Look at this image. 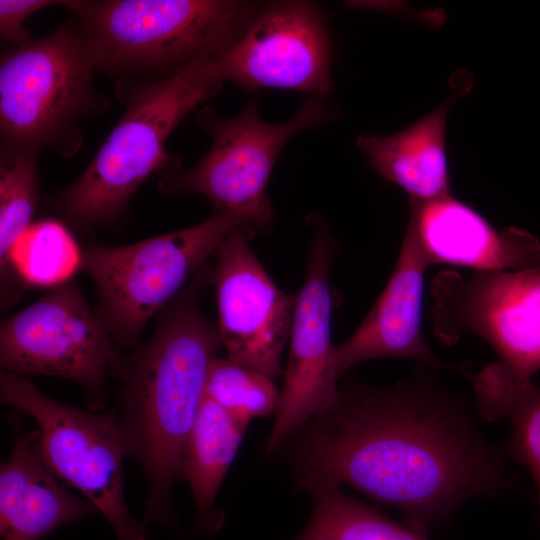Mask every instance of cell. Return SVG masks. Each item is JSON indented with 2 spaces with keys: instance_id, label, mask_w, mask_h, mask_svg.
Masks as SVG:
<instances>
[{
  "instance_id": "d6986e66",
  "label": "cell",
  "mask_w": 540,
  "mask_h": 540,
  "mask_svg": "<svg viewBox=\"0 0 540 540\" xmlns=\"http://www.w3.org/2000/svg\"><path fill=\"white\" fill-rule=\"evenodd\" d=\"M474 390L484 417L509 419L511 434L503 449L532 477L540 524V387L532 381L518 382L504 366L495 363L474 377Z\"/></svg>"
},
{
  "instance_id": "6da1fadb",
  "label": "cell",
  "mask_w": 540,
  "mask_h": 540,
  "mask_svg": "<svg viewBox=\"0 0 540 540\" xmlns=\"http://www.w3.org/2000/svg\"><path fill=\"white\" fill-rule=\"evenodd\" d=\"M298 431L299 488L347 485L427 535L466 501L521 488L471 407L424 371L388 388L352 385Z\"/></svg>"
},
{
  "instance_id": "5b68a950",
  "label": "cell",
  "mask_w": 540,
  "mask_h": 540,
  "mask_svg": "<svg viewBox=\"0 0 540 540\" xmlns=\"http://www.w3.org/2000/svg\"><path fill=\"white\" fill-rule=\"evenodd\" d=\"M96 63L78 21L16 46L0 62L2 150L49 148L72 156L79 120L106 106L93 89Z\"/></svg>"
},
{
  "instance_id": "9a60e30c",
  "label": "cell",
  "mask_w": 540,
  "mask_h": 540,
  "mask_svg": "<svg viewBox=\"0 0 540 540\" xmlns=\"http://www.w3.org/2000/svg\"><path fill=\"white\" fill-rule=\"evenodd\" d=\"M429 266L407 227L382 294L351 337L334 346L332 365L337 379L358 363L385 357L411 359L427 367L456 368L440 360L423 337L424 273Z\"/></svg>"
},
{
  "instance_id": "ac0fdd59",
  "label": "cell",
  "mask_w": 540,
  "mask_h": 540,
  "mask_svg": "<svg viewBox=\"0 0 540 540\" xmlns=\"http://www.w3.org/2000/svg\"><path fill=\"white\" fill-rule=\"evenodd\" d=\"M248 424L204 396L187 441L183 476L192 490L198 523L214 534L223 523L214 501Z\"/></svg>"
},
{
  "instance_id": "603a6c76",
  "label": "cell",
  "mask_w": 540,
  "mask_h": 540,
  "mask_svg": "<svg viewBox=\"0 0 540 540\" xmlns=\"http://www.w3.org/2000/svg\"><path fill=\"white\" fill-rule=\"evenodd\" d=\"M204 396L249 424L276 412L280 391L268 376L217 357L209 367Z\"/></svg>"
},
{
  "instance_id": "ffe728a7",
  "label": "cell",
  "mask_w": 540,
  "mask_h": 540,
  "mask_svg": "<svg viewBox=\"0 0 540 540\" xmlns=\"http://www.w3.org/2000/svg\"><path fill=\"white\" fill-rule=\"evenodd\" d=\"M81 265L82 251L64 224L53 219L31 223L11 249L2 308L15 303L27 288H53L73 280Z\"/></svg>"
},
{
  "instance_id": "8992f818",
  "label": "cell",
  "mask_w": 540,
  "mask_h": 540,
  "mask_svg": "<svg viewBox=\"0 0 540 540\" xmlns=\"http://www.w3.org/2000/svg\"><path fill=\"white\" fill-rule=\"evenodd\" d=\"M253 225L232 211L215 212L191 227L124 246L91 244L81 271L93 280L97 312L116 345L137 343L152 316L187 285L236 228Z\"/></svg>"
},
{
  "instance_id": "52a82bcc",
  "label": "cell",
  "mask_w": 540,
  "mask_h": 540,
  "mask_svg": "<svg viewBox=\"0 0 540 540\" xmlns=\"http://www.w3.org/2000/svg\"><path fill=\"white\" fill-rule=\"evenodd\" d=\"M334 117L333 109L315 96L281 123L264 121L253 100L230 118L206 107L198 113L196 122L211 136V146L190 169L163 173L159 188L169 195H203L214 213L236 212L248 217L256 229L268 231L275 212L265 191L280 151L298 133Z\"/></svg>"
},
{
  "instance_id": "2e32d148",
  "label": "cell",
  "mask_w": 540,
  "mask_h": 540,
  "mask_svg": "<svg viewBox=\"0 0 540 540\" xmlns=\"http://www.w3.org/2000/svg\"><path fill=\"white\" fill-rule=\"evenodd\" d=\"M453 90L436 109L407 128L387 136L362 134L357 148L386 181L411 200L429 201L451 194L446 126L452 104L471 85L464 71L453 77Z\"/></svg>"
},
{
  "instance_id": "3957f363",
  "label": "cell",
  "mask_w": 540,
  "mask_h": 540,
  "mask_svg": "<svg viewBox=\"0 0 540 540\" xmlns=\"http://www.w3.org/2000/svg\"><path fill=\"white\" fill-rule=\"evenodd\" d=\"M214 56L198 58L154 81L117 82L123 115L83 173L54 198L69 222L83 229L114 222L150 175L179 168L166 142L194 108L220 90L224 81Z\"/></svg>"
},
{
  "instance_id": "e0dca14e",
  "label": "cell",
  "mask_w": 540,
  "mask_h": 540,
  "mask_svg": "<svg viewBox=\"0 0 540 540\" xmlns=\"http://www.w3.org/2000/svg\"><path fill=\"white\" fill-rule=\"evenodd\" d=\"M36 438L37 432H17L11 454L1 465L0 540H40L97 511L56 480L38 453Z\"/></svg>"
},
{
  "instance_id": "7402d4cb",
  "label": "cell",
  "mask_w": 540,
  "mask_h": 540,
  "mask_svg": "<svg viewBox=\"0 0 540 540\" xmlns=\"http://www.w3.org/2000/svg\"><path fill=\"white\" fill-rule=\"evenodd\" d=\"M38 199L37 151L2 150L0 166L1 290L8 282L11 249L32 223L31 219Z\"/></svg>"
},
{
  "instance_id": "ba28073f",
  "label": "cell",
  "mask_w": 540,
  "mask_h": 540,
  "mask_svg": "<svg viewBox=\"0 0 540 540\" xmlns=\"http://www.w3.org/2000/svg\"><path fill=\"white\" fill-rule=\"evenodd\" d=\"M0 400L36 421V447L44 464L106 517L118 540H146V528L133 519L125 502V454L116 413L95 414L60 403L4 370Z\"/></svg>"
},
{
  "instance_id": "9c48e42d",
  "label": "cell",
  "mask_w": 540,
  "mask_h": 540,
  "mask_svg": "<svg viewBox=\"0 0 540 540\" xmlns=\"http://www.w3.org/2000/svg\"><path fill=\"white\" fill-rule=\"evenodd\" d=\"M121 360L107 326L74 280L1 322L2 370L69 379L86 390L93 406L106 402L108 376Z\"/></svg>"
},
{
  "instance_id": "44dd1931",
  "label": "cell",
  "mask_w": 540,
  "mask_h": 540,
  "mask_svg": "<svg viewBox=\"0 0 540 540\" xmlns=\"http://www.w3.org/2000/svg\"><path fill=\"white\" fill-rule=\"evenodd\" d=\"M304 490L313 509L293 540H428L427 534L349 496L338 484L318 482Z\"/></svg>"
},
{
  "instance_id": "7a4b0ae2",
  "label": "cell",
  "mask_w": 540,
  "mask_h": 540,
  "mask_svg": "<svg viewBox=\"0 0 540 540\" xmlns=\"http://www.w3.org/2000/svg\"><path fill=\"white\" fill-rule=\"evenodd\" d=\"M201 268L169 306L152 336L114 375L120 380L118 415L125 456L146 478L143 525H174L172 486L183 476V461L207 374L222 342L217 323L199 306L208 270Z\"/></svg>"
},
{
  "instance_id": "7c38bea8",
  "label": "cell",
  "mask_w": 540,
  "mask_h": 540,
  "mask_svg": "<svg viewBox=\"0 0 540 540\" xmlns=\"http://www.w3.org/2000/svg\"><path fill=\"white\" fill-rule=\"evenodd\" d=\"M331 48L323 14L311 1L264 4L240 38L214 56L223 81L247 90L278 88L323 98L332 91Z\"/></svg>"
},
{
  "instance_id": "cb8c5ba5",
  "label": "cell",
  "mask_w": 540,
  "mask_h": 540,
  "mask_svg": "<svg viewBox=\"0 0 540 540\" xmlns=\"http://www.w3.org/2000/svg\"><path fill=\"white\" fill-rule=\"evenodd\" d=\"M65 1L53 0H0V36L16 46L30 42L31 36L24 29V22L35 12Z\"/></svg>"
},
{
  "instance_id": "4fadbf2b",
  "label": "cell",
  "mask_w": 540,
  "mask_h": 540,
  "mask_svg": "<svg viewBox=\"0 0 540 540\" xmlns=\"http://www.w3.org/2000/svg\"><path fill=\"white\" fill-rule=\"evenodd\" d=\"M314 235L307 271L297 300L289 335V356L275 421L266 454L275 451L311 418L332 410L340 399L333 371L330 272L335 246L320 220Z\"/></svg>"
},
{
  "instance_id": "5bb4252c",
  "label": "cell",
  "mask_w": 540,
  "mask_h": 540,
  "mask_svg": "<svg viewBox=\"0 0 540 540\" xmlns=\"http://www.w3.org/2000/svg\"><path fill=\"white\" fill-rule=\"evenodd\" d=\"M407 227L428 263L475 272L540 267V241L516 228H494L481 214L452 194L429 201L409 199Z\"/></svg>"
},
{
  "instance_id": "30bf717a",
  "label": "cell",
  "mask_w": 540,
  "mask_h": 540,
  "mask_svg": "<svg viewBox=\"0 0 540 540\" xmlns=\"http://www.w3.org/2000/svg\"><path fill=\"white\" fill-rule=\"evenodd\" d=\"M435 334L454 344L464 332L486 340L518 382L540 370V267L439 273L431 286Z\"/></svg>"
},
{
  "instance_id": "8fae6325",
  "label": "cell",
  "mask_w": 540,
  "mask_h": 540,
  "mask_svg": "<svg viewBox=\"0 0 540 540\" xmlns=\"http://www.w3.org/2000/svg\"><path fill=\"white\" fill-rule=\"evenodd\" d=\"M255 231L242 225L221 242L209 278L227 358L274 380L281 374L297 293L282 291L267 274L249 244Z\"/></svg>"
},
{
  "instance_id": "277c9868",
  "label": "cell",
  "mask_w": 540,
  "mask_h": 540,
  "mask_svg": "<svg viewBox=\"0 0 540 540\" xmlns=\"http://www.w3.org/2000/svg\"><path fill=\"white\" fill-rule=\"evenodd\" d=\"M232 0L65 1L92 51L97 70L165 76L217 55L245 32L263 7Z\"/></svg>"
}]
</instances>
